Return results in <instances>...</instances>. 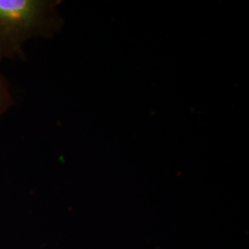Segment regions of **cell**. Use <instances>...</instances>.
<instances>
[{"label": "cell", "mask_w": 249, "mask_h": 249, "mask_svg": "<svg viewBox=\"0 0 249 249\" xmlns=\"http://www.w3.org/2000/svg\"><path fill=\"white\" fill-rule=\"evenodd\" d=\"M58 1L0 0V61L23 56L22 46L37 36H49L60 26Z\"/></svg>", "instance_id": "1"}, {"label": "cell", "mask_w": 249, "mask_h": 249, "mask_svg": "<svg viewBox=\"0 0 249 249\" xmlns=\"http://www.w3.org/2000/svg\"><path fill=\"white\" fill-rule=\"evenodd\" d=\"M13 104L8 83L0 73V115L5 113Z\"/></svg>", "instance_id": "2"}]
</instances>
